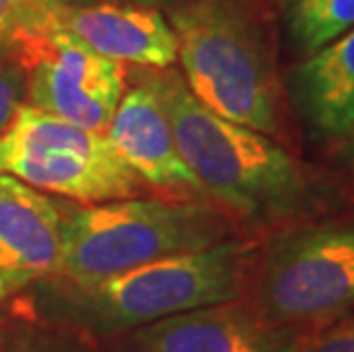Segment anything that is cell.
<instances>
[{"instance_id": "obj_1", "label": "cell", "mask_w": 354, "mask_h": 352, "mask_svg": "<svg viewBox=\"0 0 354 352\" xmlns=\"http://www.w3.org/2000/svg\"><path fill=\"white\" fill-rule=\"evenodd\" d=\"M140 76L169 119L180 158L217 208L250 224H274L313 206L311 174L270 136L208 110L178 71Z\"/></svg>"}, {"instance_id": "obj_2", "label": "cell", "mask_w": 354, "mask_h": 352, "mask_svg": "<svg viewBox=\"0 0 354 352\" xmlns=\"http://www.w3.org/2000/svg\"><path fill=\"white\" fill-rule=\"evenodd\" d=\"M183 80L215 115L263 136L281 129V92L274 57L247 0H171Z\"/></svg>"}, {"instance_id": "obj_3", "label": "cell", "mask_w": 354, "mask_h": 352, "mask_svg": "<svg viewBox=\"0 0 354 352\" xmlns=\"http://www.w3.org/2000/svg\"><path fill=\"white\" fill-rule=\"evenodd\" d=\"M254 266V243L224 241L96 284L66 281L50 293V313L101 332H133L178 313L236 302L250 284Z\"/></svg>"}, {"instance_id": "obj_4", "label": "cell", "mask_w": 354, "mask_h": 352, "mask_svg": "<svg viewBox=\"0 0 354 352\" xmlns=\"http://www.w3.org/2000/svg\"><path fill=\"white\" fill-rule=\"evenodd\" d=\"M227 213L213 201L133 197L69 206L57 275L96 284L151 261L229 241Z\"/></svg>"}, {"instance_id": "obj_5", "label": "cell", "mask_w": 354, "mask_h": 352, "mask_svg": "<svg viewBox=\"0 0 354 352\" xmlns=\"http://www.w3.org/2000/svg\"><path fill=\"white\" fill-rule=\"evenodd\" d=\"M0 174L82 206L142 197L147 190L105 133L80 129L26 103L0 136Z\"/></svg>"}, {"instance_id": "obj_6", "label": "cell", "mask_w": 354, "mask_h": 352, "mask_svg": "<svg viewBox=\"0 0 354 352\" xmlns=\"http://www.w3.org/2000/svg\"><path fill=\"white\" fill-rule=\"evenodd\" d=\"M259 311L283 327L334 323L354 311V222L274 238L259 270Z\"/></svg>"}, {"instance_id": "obj_7", "label": "cell", "mask_w": 354, "mask_h": 352, "mask_svg": "<svg viewBox=\"0 0 354 352\" xmlns=\"http://www.w3.org/2000/svg\"><path fill=\"white\" fill-rule=\"evenodd\" d=\"M10 59L24 71L26 106L80 129L105 133L126 92V66L73 37L28 26L19 30Z\"/></svg>"}, {"instance_id": "obj_8", "label": "cell", "mask_w": 354, "mask_h": 352, "mask_svg": "<svg viewBox=\"0 0 354 352\" xmlns=\"http://www.w3.org/2000/svg\"><path fill=\"white\" fill-rule=\"evenodd\" d=\"M26 24L57 30L82 46L122 64L169 69L176 62V37L156 7L85 3L24 7Z\"/></svg>"}, {"instance_id": "obj_9", "label": "cell", "mask_w": 354, "mask_h": 352, "mask_svg": "<svg viewBox=\"0 0 354 352\" xmlns=\"http://www.w3.org/2000/svg\"><path fill=\"white\" fill-rule=\"evenodd\" d=\"M131 352H299L292 327L277 325L259 309L213 304L133 329Z\"/></svg>"}, {"instance_id": "obj_10", "label": "cell", "mask_w": 354, "mask_h": 352, "mask_svg": "<svg viewBox=\"0 0 354 352\" xmlns=\"http://www.w3.org/2000/svg\"><path fill=\"white\" fill-rule=\"evenodd\" d=\"M66 204L0 174V299L59 270Z\"/></svg>"}, {"instance_id": "obj_11", "label": "cell", "mask_w": 354, "mask_h": 352, "mask_svg": "<svg viewBox=\"0 0 354 352\" xmlns=\"http://www.w3.org/2000/svg\"><path fill=\"white\" fill-rule=\"evenodd\" d=\"M105 136L128 167L165 197L210 201L180 158L169 119L142 76L124 92Z\"/></svg>"}, {"instance_id": "obj_12", "label": "cell", "mask_w": 354, "mask_h": 352, "mask_svg": "<svg viewBox=\"0 0 354 352\" xmlns=\"http://www.w3.org/2000/svg\"><path fill=\"white\" fill-rule=\"evenodd\" d=\"M290 94L299 115L320 136H350L354 131V28L292 69Z\"/></svg>"}, {"instance_id": "obj_13", "label": "cell", "mask_w": 354, "mask_h": 352, "mask_svg": "<svg viewBox=\"0 0 354 352\" xmlns=\"http://www.w3.org/2000/svg\"><path fill=\"white\" fill-rule=\"evenodd\" d=\"M283 26L304 57L354 28V0H283Z\"/></svg>"}, {"instance_id": "obj_14", "label": "cell", "mask_w": 354, "mask_h": 352, "mask_svg": "<svg viewBox=\"0 0 354 352\" xmlns=\"http://www.w3.org/2000/svg\"><path fill=\"white\" fill-rule=\"evenodd\" d=\"M26 101V78L12 59L0 62V136L10 129Z\"/></svg>"}, {"instance_id": "obj_15", "label": "cell", "mask_w": 354, "mask_h": 352, "mask_svg": "<svg viewBox=\"0 0 354 352\" xmlns=\"http://www.w3.org/2000/svg\"><path fill=\"white\" fill-rule=\"evenodd\" d=\"M299 352H354V316L334 320L311 341L302 343Z\"/></svg>"}, {"instance_id": "obj_16", "label": "cell", "mask_w": 354, "mask_h": 352, "mask_svg": "<svg viewBox=\"0 0 354 352\" xmlns=\"http://www.w3.org/2000/svg\"><path fill=\"white\" fill-rule=\"evenodd\" d=\"M24 24H26L24 5H19L17 0H0V62L10 59L14 39H17Z\"/></svg>"}, {"instance_id": "obj_17", "label": "cell", "mask_w": 354, "mask_h": 352, "mask_svg": "<svg viewBox=\"0 0 354 352\" xmlns=\"http://www.w3.org/2000/svg\"><path fill=\"white\" fill-rule=\"evenodd\" d=\"M24 7H46V5H85L92 0H17Z\"/></svg>"}, {"instance_id": "obj_18", "label": "cell", "mask_w": 354, "mask_h": 352, "mask_svg": "<svg viewBox=\"0 0 354 352\" xmlns=\"http://www.w3.org/2000/svg\"><path fill=\"white\" fill-rule=\"evenodd\" d=\"M160 3H171V0H135V5H145V7H156V5H160Z\"/></svg>"}, {"instance_id": "obj_19", "label": "cell", "mask_w": 354, "mask_h": 352, "mask_svg": "<svg viewBox=\"0 0 354 352\" xmlns=\"http://www.w3.org/2000/svg\"><path fill=\"white\" fill-rule=\"evenodd\" d=\"M350 158H352V163H354V131L350 133Z\"/></svg>"}]
</instances>
